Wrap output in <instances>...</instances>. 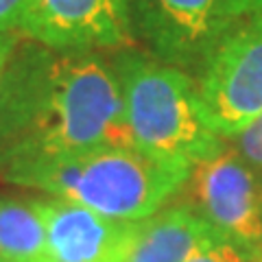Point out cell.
Segmentation results:
<instances>
[{
  "label": "cell",
  "mask_w": 262,
  "mask_h": 262,
  "mask_svg": "<svg viewBox=\"0 0 262 262\" xmlns=\"http://www.w3.org/2000/svg\"><path fill=\"white\" fill-rule=\"evenodd\" d=\"M105 144H131L116 70L94 51L18 42L0 81V173Z\"/></svg>",
  "instance_id": "6da1fadb"
},
{
  "label": "cell",
  "mask_w": 262,
  "mask_h": 262,
  "mask_svg": "<svg viewBox=\"0 0 262 262\" xmlns=\"http://www.w3.org/2000/svg\"><path fill=\"white\" fill-rule=\"evenodd\" d=\"M190 164L168 162L134 144H105L66 158L22 164L5 170L7 182L118 221H144L166 206L192 173Z\"/></svg>",
  "instance_id": "7a4b0ae2"
},
{
  "label": "cell",
  "mask_w": 262,
  "mask_h": 262,
  "mask_svg": "<svg viewBox=\"0 0 262 262\" xmlns=\"http://www.w3.org/2000/svg\"><path fill=\"white\" fill-rule=\"evenodd\" d=\"M129 142L168 162L196 164L223 151L196 83L182 68L125 53L116 63Z\"/></svg>",
  "instance_id": "3957f363"
},
{
  "label": "cell",
  "mask_w": 262,
  "mask_h": 262,
  "mask_svg": "<svg viewBox=\"0 0 262 262\" xmlns=\"http://www.w3.org/2000/svg\"><path fill=\"white\" fill-rule=\"evenodd\" d=\"M196 90L221 138L238 136L262 116V15L225 33L203 61Z\"/></svg>",
  "instance_id": "277c9868"
},
{
  "label": "cell",
  "mask_w": 262,
  "mask_h": 262,
  "mask_svg": "<svg viewBox=\"0 0 262 262\" xmlns=\"http://www.w3.org/2000/svg\"><path fill=\"white\" fill-rule=\"evenodd\" d=\"M131 24L164 63L203 66L243 20L238 0H129Z\"/></svg>",
  "instance_id": "5b68a950"
},
{
  "label": "cell",
  "mask_w": 262,
  "mask_h": 262,
  "mask_svg": "<svg viewBox=\"0 0 262 262\" xmlns=\"http://www.w3.org/2000/svg\"><path fill=\"white\" fill-rule=\"evenodd\" d=\"M20 33L53 51H98L134 44L129 0H31Z\"/></svg>",
  "instance_id": "8992f818"
},
{
  "label": "cell",
  "mask_w": 262,
  "mask_h": 262,
  "mask_svg": "<svg viewBox=\"0 0 262 262\" xmlns=\"http://www.w3.org/2000/svg\"><path fill=\"white\" fill-rule=\"evenodd\" d=\"M194 212L221 234L256 249L262 243V186L243 158L221 151L190 173Z\"/></svg>",
  "instance_id": "52a82bcc"
},
{
  "label": "cell",
  "mask_w": 262,
  "mask_h": 262,
  "mask_svg": "<svg viewBox=\"0 0 262 262\" xmlns=\"http://www.w3.org/2000/svg\"><path fill=\"white\" fill-rule=\"evenodd\" d=\"M35 206L46 229L48 262H122L140 225L59 196L35 199Z\"/></svg>",
  "instance_id": "ba28073f"
},
{
  "label": "cell",
  "mask_w": 262,
  "mask_h": 262,
  "mask_svg": "<svg viewBox=\"0 0 262 262\" xmlns=\"http://www.w3.org/2000/svg\"><path fill=\"white\" fill-rule=\"evenodd\" d=\"M214 232L219 229L194 210H164L140 221L122 262H186Z\"/></svg>",
  "instance_id": "9c48e42d"
},
{
  "label": "cell",
  "mask_w": 262,
  "mask_h": 262,
  "mask_svg": "<svg viewBox=\"0 0 262 262\" xmlns=\"http://www.w3.org/2000/svg\"><path fill=\"white\" fill-rule=\"evenodd\" d=\"M0 262H48L46 229L35 199L0 194Z\"/></svg>",
  "instance_id": "30bf717a"
},
{
  "label": "cell",
  "mask_w": 262,
  "mask_h": 262,
  "mask_svg": "<svg viewBox=\"0 0 262 262\" xmlns=\"http://www.w3.org/2000/svg\"><path fill=\"white\" fill-rule=\"evenodd\" d=\"M253 253L256 249L221 232H214L186 262H256Z\"/></svg>",
  "instance_id": "8fae6325"
},
{
  "label": "cell",
  "mask_w": 262,
  "mask_h": 262,
  "mask_svg": "<svg viewBox=\"0 0 262 262\" xmlns=\"http://www.w3.org/2000/svg\"><path fill=\"white\" fill-rule=\"evenodd\" d=\"M236 138L241 158L249 164L251 168H262V116L253 120L249 127H245Z\"/></svg>",
  "instance_id": "7c38bea8"
},
{
  "label": "cell",
  "mask_w": 262,
  "mask_h": 262,
  "mask_svg": "<svg viewBox=\"0 0 262 262\" xmlns=\"http://www.w3.org/2000/svg\"><path fill=\"white\" fill-rule=\"evenodd\" d=\"M31 0H0V35L5 33H15L20 29Z\"/></svg>",
  "instance_id": "4fadbf2b"
},
{
  "label": "cell",
  "mask_w": 262,
  "mask_h": 262,
  "mask_svg": "<svg viewBox=\"0 0 262 262\" xmlns=\"http://www.w3.org/2000/svg\"><path fill=\"white\" fill-rule=\"evenodd\" d=\"M18 42H20V39H18L15 33H5V35H0V81H3L5 68H7V63H9L15 46H18Z\"/></svg>",
  "instance_id": "5bb4252c"
},
{
  "label": "cell",
  "mask_w": 262,
  "mask_h": 262,
  "mask_svg": "<svg viewBox=\"0 0 262 262\" xmlns=\"http://www.w3.org/2000/svg\"><path fill=\"white\" fill-rule=\"evenodd\" d=\"M241 15L245 18H253V15H262V0H238Z\"/></svg>",
  "instance_id": "9a60e30c"
},
{
  "label": "cell",
  "mask_w": 262,
  "mask_h": 262,
  "mask_svg": "<svg viewBox=\"0 0 262 262\" xmlns=\"http://www.w3.org/2000/svg\"><path fill=\"white\" fill-rule=\"evenodd\" d=\"M253 260H256V262H262V243L256 247V253H253Z\"/></svg>",
  "instance_id": "2e32d148"
}]
</instances>
